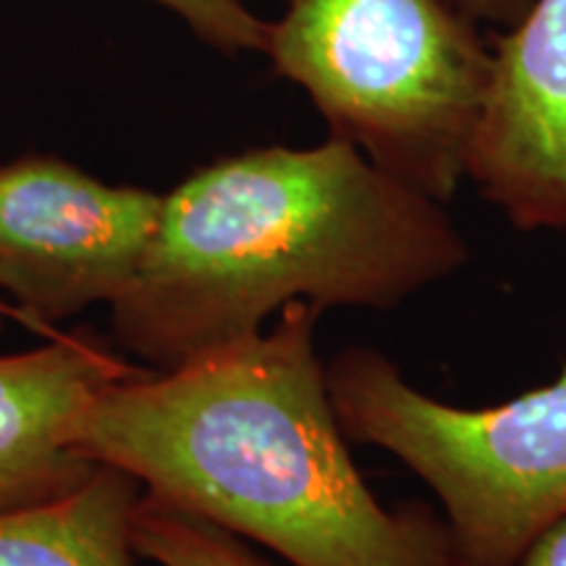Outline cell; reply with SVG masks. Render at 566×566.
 I'll return each instance as SVG.
<instances>
[{
	"label": "cell",
	"instance_id": "1",
	"mask_svg": "<svg viewBox=\"0 0 566 566\" xmlns=\"http://www.w3.org/2000/svg\"><path fill=\"white\" fill-rule=\"evenodd\" d=\"M317 317L292 302L271 331L105 388L71 424V449L292 566H459L441 514L388 509L359 475Z\"/></svg>",
	"mask_w": 566,
	"mask_h": 566
},
{
	"label": "cell",
	"instance_id": "2",
	"mask_svg": "<svg viewBox=\"0 0 566 566\" xmlns=\"http://www.w3.org/2000/svg\"><path fill=\"white\" fill-rule=\"evenodd\" d=\"M467 263L470 244L446 205L349 142L250 147L163 195L111 328L126 354L166 373L263 334L292 302L391 310Z\"/></svg>",
	"mask_w": 566,
	"mask_h": 566
},
{
	"label": "cell",
	"instance_id": "3",
	"mask_svg": "<svg viewBox=\"0 0 566 566\" xmlns=\"http://www.w3.org/2000/svg\"><path fill=\"white\" fill-rule=\"evenodd\" d=\"M265 59L380 171L449 202L467 181L493 42L457 0H281Z\"/></svg>",
	"mask_w": 566,
	"mask_h": 566
},
{
	"label": "cell",
	"instance_id": "4",
	"mask_svg": "<svg viewBox=\"0 0 566 566\" xmlns=\"http://www.w3.org/2000/svg\"><path fill=\"white\" fill-rule=\"evenodd\" d=\"M325 375L349 443L386 451L433 491L459 566H520L566 520V365L478 409L420 391L373 346H346Z\"/></svg>",
	"mask_w": 566,
	"mask_h": 566
},
{
	"label": "cell",
	"instance_id": "5",
	"mask_svg": "<svg viewBox=\"0 0 566 566\" xmlns=\"http://www.w3.org/2000/svg\"><path fill=\"white\" fill-rule=\"evenodd\" d=\"M163 195L111 187L55 155L0 166V289L19 315L51 328L113 307L137 279Z\"/></svg>",
	"mask_w": 566,
	"mask_h": 566
},
{
	"label": "cell",
	"instance_id": "6",
	"mask_svg": "<svg viewBox=\"0 0 566 566\" xmlns=\"http://www.w3.org/2000/svg\"><path fill=\"white\" fill-rule=\"evenodd\" d=\"M467 181L514 229L566 233V0H533L493 40Z\"/></svg>",
	"mask_w": 566,
	"mask_h": 566
},
{
	"label": "cell",
	"instance_id": "7",
	"mask_svg": "<svg viewBox=\"0 0 566 566\" xmlns=\"http://www.w3.org/2000/svg\"><path fill=\"white\" fill-rule=\"evenodd\" d=\"M145 373L150 367L126 363L90 328L0 354V514L82 485L97 464L71 449V424L105 388Z\"/></svg>",
	"mask_w": 566,
	"mask_h": 566
},
{
	"label": "cell",
	"instance_id": "8",
	"mask_svg": "<svg viewBox=\"0 0 566 566\" xmlns=\"http://www.w3.org/2000/svg\"><path fill=\"white\" fill-rule=\"evenodd\" d=\"M145 488L97 464L61 499L0 514V566H134V514Z\"/></svg>",
	"mask_w": 566,
	"mask_h": 566
},
{
	"label": "cell",
	"instance_id": "9",
	"mask_svg": "<svg viewBox=\"0 0 566 566\" xmlns=\"http://www.w3.org/2000/svg\"><path fill=\"white\" fill-rule=\"evenodd\" d=\"M137 556L158 566H273L250 543L142 493L134 514Z\"/></svg>",
	"mask_w": 566,
	"mask_h": 566
},
{
	"label": "cell",
	"instance_id": "10",
	"mask_svg": "<svg viewBox=\"0 0 566 566\" xmlns=\"http://www.w3.org/2000/svg\"><path fill=\"white\" fill-rule=\"evenodd\" d=\"M174 11L205 45L221 53H265L268 21L247 0H155Z\"/></svg>",
	"mask_w": 566,
	"mask_h": 566
},
{
	"label": "cell",
	"instance_id": "11",
	"mask_svg": "<svg viewBox=\"0 0 566 566\" xmlns=\"http://www.w3.org/2000/svg\"><path fill=\"white\" fill-rule=\"evenodd\" d=\"M464 11H470L480 24L493 27H514L516 21L525 17L533 0H457Z\"/></svg>",
	"mask_w": 566,
	"mask_h": 566
},
{
	"label": "cell",
	"instance_id": "12",
	"mask_svg": "<svg viewBox=\"0 0 566 566\" xmlns=\"http://www.w3.org/2000/svg\"><path fill=\"white\" fill-rule=\"evenodd\" d=\"M520 566H566V520L543 535Z\"/></svg>",
	"mask_w": 566,
	"mask_h": 566
},
{
	"label": "cell",
	"instance_id": "13",
	"mask_svg": "<svg viewBox=\"0 0 566 566\" xmlns=\"http://www.w3.org/2000/svg\"><path fill=\"white\" fill-rule=\"evenodd\" d=\"M0 334H3V313H0Z\"/></svg>",
	"mask_w": 566,
	"mask_h": 566
}]
</instances>
